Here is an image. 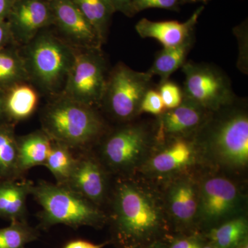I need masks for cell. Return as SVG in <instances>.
Wrapping results in <instances>:
<instances>
[{
	"label": "cell",
	"instance_id": "cell-37",
	"mask_svg": "<svg viewBox=\"0 0 248 248\" xmlns=\"http://www.w3.org/2000/svg\"><path fill=\"white\" fill-rule=\"evenodd\" d=\"M9 122L6 119V112H5L4 106V92L0 91V124Z\"/></svg>",
	"mask_w": 248,
	"mask_h": 248
},
{
	"label": "cell",
	"instance_id": "cell-1",
	"mask_svg": "<svg viewBox=\"0 0 248 248\" xmlns=\"http://www.w3.org/2000/svg\"><path fill=\"white\" fill-rule=\"evenodd\" d=\"M110 244L117 248H135L173 233L164 199L146 182L122 177L112 194Z\"/></svg>",
	"mask_w": 248,
	"mask_h": 248
},
{
	"label": "cell",
	"instance_id": "cell-36",
	"mask_svg": "<svg viewBox=\"0 0 248 248\" xmlns=\"http://www.w3.org/2000/svg\"><path fill=\"white\" fill-rule=\"evenodd\" d=\"M168 240H158L135 248H168Z\"/></svg>",
	"mask_w": 248,
	"mask_h": 248
},
{
	"label": "cell",
	"instance_id": "cell-9",
	"mask_svg": "<svg viewBox=\"0 0 248 248\" xmlns=\"http://www.w3.org/2000/svg\"><path fill=\"white\" fill-rule=\"evenodd\" d=\"M244 197L234 182L214 175L199 183L197 228L204 233L223 222L241 216Z\"/></svg>",
	"mask_w": 248,
	"mask_h": 248
},
{
	"label": "cell",
	"instance_id": "cell-34",
	"mask_svg": "<svg viewBox=\"0 0 248 248\" xmlns=\"http://www.w3.org/2000/svg\"><path fill=\"white\" fill-rule=\"evenodd\" d=\"M109 1L113 6L115 12L117 11L122 13L128 17H132L135 15L132 9L130 0H109Z\"/></svg>",
	"mask_w": 248,
	"mask_h": 248
},
{
	"label": "cell",
	"instance_id": "cell-35",
	"mask_svg": "<svg viewBox=\"0 0 248 248\" xmlns=\"http://www.w3.org/2000/svg\"><path fill=\"white\" fill-rule=\"evenodd\" d=\"M15 0H0V20L6 21Z\"/></svg>",
	"mask_w": 248,
	"mask_h": 248
},
{
	"label": "cell",
	"instance_id": "cell-39",
	"mask_svg": "<svg viewBox=\"0 0 248 248\" xmlns=\"http://www.w3.org/2000/svg\"><path fill=\"white\" fill-rule=\"evenodd\" d=\"M235 248H248V238L245 239L243 242H241L239 246H236Z\"/></svg>",
	"mask_w": 248,
	"mask_h": 248
},
{
	"label": "cell",
	"instance_id": "cell-5",
	"mask_svg": "<svg viewBox=\"0 0 248 248\" xmlns=\"http://www.w3.org/2000/svg\"><path fill=\"white\" fill-rule=\"evenodd\" d=\"M31 195L42 207L38 228L45 231L60 224L101 228L108 220L99 207L66 186L40 181L32 186Z\"/></svg>",
	"mask_w": 248,
	"mask_h": 248
},
{
	"label": "cell",
	"instance_id": "cell-22",
	"mask_svg": "<svg viewBox=\"0 0 248 248\" xmlns=\"http://www.w3.org/2000/svg\"><path fill=\"white\" fill-rule=\"evenodd\" d=\"M21 177L18 167L17 137L14 124H0V182Z\"/></svg>",
	"mask_w": 248,
	"mask_h": 248
},
{
	"label": "cell",
	"instance_id": "cell-26",
	"mask_svg": "<svg viewBox=\"0 0 248 248\" xmlns=\"http://www.w3.org/2000/svg\"><path fill=\"white\" fill-rule=\"evenodd\" d=\"M76 162V156L73 155L71 148L53 140L51 148L44 166L53 174L57 184L64 185L71 175Z\"/></svg>",
	"mask_w": 248,
	"mask_h": 248
},
{
	"label": "cell",
	"instance_id": "cell-19",
	"mask_svg": "<svg viewBox=\"0 0 248 248\" xmlns=\"http://www.w3.org/2000/svg\"><path fill=\"white\" fill-rule=\"evenodd\" d=\"M52 141L42 129L17 137L18 167L21 176L32 168L45 166Z\"/></svg>",
	"mask_w": 248,
	"mask_h": 248
},
{
	"label": "cell",
	"instance_id": "cell-32",
	"mask_svg": "<svg viewBox=\"0 0 248 248\" xmlns=\"http://www.w3.org/2000/svg\"><path fill=\"white\" fill-rule=\"evenodd\" d=\"M15 43L9 24L6 21L0 20V50L9 47L10 44Z\"/></svg>",
	"mask_w": 248,
	"mask_h": 248
},
{
	"label": "cell",
	"instance_id": "cell-8",
	"mask_svg": "<svg viewBox=\"0 0 248 248\" xmlns=\"http://www.w3.org/2000/svg\"><path fill=\"white\" fill-rule=\"evenodd\" d=\"M108 77L101 48H76V59L62 95L97 108L102 104Z\"/></svg>",
	"mask_w": 248,
	"mask_h": 248
},
{
	"label": "cell",
	"instance_id": "cell-7",
	"mask_svg": "<svg viewBox=\"0 0 248 248\" xmlns=\"http://www.w3.org/2000/svg\"><path fill=\"white\" fill-rule=\"evenodd\" d=\"M153 78L148 71H136L119 63L108 73L101 106L115 120L132 122L141 114V102L151 89Z\"/></svg>",
	"mask_w": 248,
	"mask_h": 248
},
{
	"label": "cell",
	"instance_id": "cell-3",
	"mask_svg": "<svg viewBox=\"0 0 248 248\" xmlns=\"http://www.w3.org/2000/svg\"><path fill=\"white\" fill-rule=\"evenodd\" d=\"M42 130L53 141L85 151L107 133V124L95 108L60 94L52 97L42 116Z\"/></svg>",
	"mask_w": 248,
	"mask_h": 248
},
{
	"label": "cell",
	"instance_id": "cell-38",
	"mask_svg": "<svg viewBox=\"0 0 248 248\" xmlns=\"http://www.w3.org/2000/svg\"><path fill=\"white\" fill-rule=\"evenodd\" d=\"M210 0H184V3L202 2L206 4Z\"/></svg>",
	"mask_w": 248,
	"mask_h": 248
},
{
	"label": "cell",
	"instance_id": "cell-16",
	"mask_svg": "<svg viewBox=\"0 0 248 248\" xmlns=\"http://www.w3.org/2000/svg\"><path fill=\"white\" fill-rule=\"evenodd\" d=\"M158 151L152 152L141 166L146 172L169 177L185 170L193 164L198 151L192 138H176L164 141Z\"/></svg>",
	"mask_w": 248,
	"mask_h": 248
},
{
	"label": "cell",
	"instance_id": "cell-33",
	"mask_svg": "<svg viewBox=\"0 0 248 248\" xmlns=\"http://www.w3.org/2000/svg\"><path fill=\"white\" fill-rule=\"evenodd\" d=\"M110 244V241H105L102 244H94L86 240L77 239L70 241L63 248H104Z\"/></svg>",
	"mask_w": 248,
	"mask_h": 248
},
{
	"label": "cell",
	"instance_id": "cell-12",
	"mask_svg": "<svg viewBox=\"0 0 248 248\" xmlns=\"http://www.w3.org/2000/svg\"><path fill=\"white\" fill-rule=\"evenodd\" d=\"M62 40L75 48H101L103 42L72 0H48Z\"/></svg>",
	"mask_w": 248,
	"mask_h": 248
},
{
	"label": "cell",
	"instance_id": "cell-25",
	"mask_svg": "<svg viewBox=\"0 0 248 248\" xmlns=\"http://www.w3.org/2000/svg\"><path fill=\"white\" fill-rule=\"evenodd\" d=\"M97 32L103 44L107 41L111 17L115 12L109 0H72Z\"/></svg>",
	"mask_w": 248,
	"mask_h": 248
},
{
	"label": "cell",
	"instance_id": "cell-6",
	"mask_svg": "<svg viewBox=\"0 0 248 248\" xmlns=\"http://www.w3.org/2000/svg\"><path fill=\"white\" fill-rule=\"evenodd\" d=\"M104 138L99 161L108 172L123 177L141 167L156 143L155 129L131 122L106 134Z\"/></svg>",
	"mask_w": 248,
	"mask_h": 248
},
{
	"label": "cell",
	"instance_id": "cell-17",
	"mask_svg": "<svg viewBox=\"0 0 248 248\" xmlns=\"http://www.w3.org/2000/svg\"><path fill=\"white\" fill-rule=\"evenodd\" d=\"M203 9V6L199 7L185 22L174 20L154 22L142 18L135 25V30L142 38L155 39L164 48L177 46L194 37L196 24Z\"/></svg>",
	"mask_w": 248,
	"mask_h": 248
},
{
	"label": "cell",
	"instance_id": "cell-10",
	"mask_svg": "<svg viewBox=\"0 0 248 248\" xmlns=\"http://www.w3.org/2000/svg\"><path fill=\"white\" fill-rule=\"evenodd\" d=\"M184 97L214 112L236 100L229 78L216 66L208 63L186 62Z\"/></svg>",
	"mask_w": 248,
	"mask_h": 248
},
{
	"label": "cell",
	"instance_id": "cell-14",
	"mask_svg": "<svg viewBox=\"0 0 248 248\" xmlns=\"http://www.w3.org/2000/svg\"><path fill=\"white\" fill-rule=\"evenodd\" d=\"M6 22L15 43L24 46L55 20L48 0H15Z\"/></svg>",
	"mask_w": 248,
	"mask_h": 248
},
{
	"label": "cell",
	"instance_id": "cell-13",
	"mask_svg": "<svg viewBox=\"0 0 248 248\" xmlns=\"http://www.w3.org/2000/svg\"><path fill=\"white\" fill-rule=\"evenodd\" d=\"M212 113L184 97L179 107L165 110L158 116L155 128L156 143H163L172 139L193 138Z\"/></svg>",
	"mask_w": 248,
	"mask_h": 248
},
{
	"label": "cell",
	"instance_id": "cell-2",
	"mask_svg": "<svg viewBox=\"0 0 248 248\" xmlns=\"http://www.w3.org/2000/svg\"><path fill=\"white\" fill-rule=\"evenodd\" d=\"M235 102L213 112L192 139L219 166L241 170L248 162V115Z\"/></svg>",
	"mask_w": 248,
	"mask_h": 248
},
{
	"label": "cell",
	"instance_id": "cell-4",
	"mask_svg": "<svg viewBox=\"0 0 248 248\" xmlns=\"http://www.w3.org/2000/svg\"><path fill=\"white\" fill-rule=\"evenodd\" d=\"M23 49L21 54L31 84L52 97L62 94L76 48L61 37L42 31Z\"/></svg>",
	"mask_w": 248,
	"mask_h": 248
},
{
	"label": "cell",
	"instance_id": "cell-23",
	"mask_svg": "<svg viewBox=\"0 0 248 248\" xmlns=\"http://www.w3.org/2000/svg\"><path fill=\"white\" fill-rule=\"evenodd\" d=\"M193 44L194 37L183 45L172 48H163L156 54L148 73L153 76H159L161 83L167 81L172 73L186 63V59Z\"/></svg>",
	"mask_w": 248,
	"mask_h": 248
},
{
	"label": "cell",
	"instance_id": "cell-24",
	"mask_svg": "<svg viewBox=\"0 0 248 248\" xmlns=\"http://www.w3.org/2000/svg\"><path fill=\"white\" fill-rule=\"evenodd\" d=\"M30 82L25 63L19 50L13 47L0 50V91H7L15 85Z\"/></svg>",
	"mask_w": 248,
	"mask_h": 248
},
{
	"label": "cell",
	"instance_id": "cell-18",
	"mask_svg": "<svg viewBox=\"0 0 248 248\" xmlns=\"http://www.w3.org/2000/svg\"><path fill=\"white\" fill-rule=\"evenodd\" d=\"M33 185L19 179L0 182V218L10 222L27 221V197Z\"/></svg>",
	"mask_w": 248,
	"mask_h": 248
},
{
	"label": "cell",
	"instance_id": "cell-40",
	"mask_svg": "<svg viewBox=\"0 0 248 248\" xmlns=\"http://www.w3.org/2000/svg\"><path fill=\"white\" fill-rule=\"evenodd\" d=\"M202 248H214L213 246H212L211 245L209 244L208 243L206 242V244L204 245L203 247H202Z\"/></svg>",
	"mask_w": 248,
	"mask_h": 248
},
{
	"label": "cell",
	"instance_id": "cell-27",
	"mask_svg": "<svg viewBox=\"0 0 248 248\" xmlns=\"http://www.w3.org/2000/svg\"><path fill=\"white\" fill-rule=\"evenodd\" d=\"M40 237V231L26 221L10 222L0 228V248H26Z\"/></svg>",
	"mask_w": 248,
	"mask_h": 248
},
{
	"label": "cell",
	"instance_id": "cell-31",
	"mask_svg": "<svg viewBox=\"0 0 248 248\" xmlns=\"http://www.w3.org/2000/svg\"><path fill=\"white\" fill-rule=\"evenodd\" d=\"M166 110L162 99L157 90L150 89L142 100L140 112L159 116Z\"/></svg>",
	"mask_w": 248,
	"mask_h": 248
},
{
	"label": "cell",
	"instance_id": "cell-21",
	"mask_svg": "<svg viewBox=\"0 0 248 248\" xmlns=\"http://www.w3.org/2000/svg\"><path fill=\"white\" fill-rule=\"evenodd\" d=\"M202 234L215 248H235L248 238V220L244 216L236 217Z\"/></svg>",
	"mask_w": 248,
	"mask_h": 248
},
{
	"label": "cell",
	"instance_id": "cell-20",
	"mask_svg": "<svg viewBox=\"0 0 248 248\" xmlns=\"http://www.w3.org/2000/svg\"><path fill=\"white\" fill-rule=\"evenodd\" d=\"M39 102L37 89L30 82L20 83L4 91L6 119L14 124L25 120L34 113Z\"/></svg>",
	"mask_w": 248,
	"mask_h": 248
},
{
	"label": "cell",
	"instance_id": "cell-30",
	"mask_svg": "<svg viewBox=\"0 0 248 248\" xmlns=\"http://www.w3.org/2000/svg\"><path fill=\"white\" fill-rule=\"evenodd\" d=\"M134 14L148 9H161L178 11L184 0H130Z\"/></svg>",
	"mask_w": 248,
	"mask_h": 248
},
{
	"label": "cell",
	"instance_id": "cell-29",
	"mask_svg": "<svg viewBox=\"0 0 248 248\" xmlns=\"http://www.w3.org/2000/svg\"><path fill=\"white\" fill-rule=\"evenodd\" d=\"M206 242L202 233L173 234L168 240V248H202Z\"/></svg>",
	"mask_w": 248,
	"mask_h": 248
},
{
	"label": "cell",
	"instance_id": "cell-15",
	"mask_svg": "<svg viewBox=\"0 0 248 248\" xmlns=\"http://www.w3.org/2000/svg\"><path fill=\"white\" fill-rule=\"evenodd\" d=\"M108 173L99 159L84 153L76 156V164L64 186L100 208L108 195Z\"/></svg>",
	"mask_w": 248,
	"mask_h": 248
},
{
	"label": "cell",
	"instance_id": "cell-11",
	"mask_svg": "<svg viewBox=\"0 0 248 248\" xmlns=\"http://www.w3.org/2000/svg\"><path fill=\"white\" fill-rule=\"evenodd\" d=\"M163 199L174 234L200 233L197 228L199 183L187 174L178 176L168 184Z\"/></svg>",
	"mask_w": 248,
	"mask_h": 248
},
{
	"label": "cell",
	"instance_id": "cell-28",
	"mask_svg": "<svg viewBox=\"0 0 248 248\" xmlns=\"http://www.w3.org/2000/svg\"><path fill=\"white\" fill-rule=\"evenodd\" d=\"M158 91L166 110L175 108L182 104L184 99L182 89L175 83L169 80L160 83Z\"/></svg>",
	"mask_w": 248,
	"mask_h": 248
}]
</instances>
